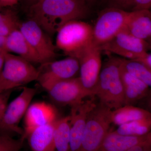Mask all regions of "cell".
<instances>
[{"instance_id": "obj_1", "label": "cell", "mask_w": 151, "mask_h": 151, "mask_svg": "<svg viewBox=\"0 0 151 151\" xmlns=\"http://www.w3.org/2000/svg\"><path fill=\"white\" fill-rule=\"evenodd\" d=\"M28 11L29 19L51 35L68 22L86 18L89 7L85 0H40Z\"/></svg>"}, {"instance_id": "obj_2", "label": "cell", "mask_w": 151, "mask_h": 151, "mask_svg": "<svg viewBox=\"0 0 151 151\" xmlns=\"http://www.w3.org/2000/svg\"><path fill=\"white\" fill-rule=\"evenodd\" d=\"M100 103L111 110L125 105L124 86L120 74L119 58L111 56L102 67L94 92Z\"/></svg>"}, {"instance_id": "obj_3", "label": "cell", "mask_w": 151, "mask_h": 151, "mask_svg": "<svg viewBox=\"0 0 151 151\" xmlns=\"http://www.w3.org/2000/svg\"><path fill=\"white\" fill-rule=\"evenodd\" d=\"M37 68L19 55L4 53V63L0 74V93L25 85L37 79Z\"/></svg>"}, {"instance_id": "obj_4", "label": "cell", "mask_w": 151, "mask_h": 151, "mask_svg": "<svg viewBox=\"0 0 151 151\" xmlns=\"http://www.w3.org/2000/svg\"><path fill=\"white\" fill-rule=\"evenodd\" d=\"M112 111L100 102L92 108L87 117L79 151L99 150L103 140L110 132Z\"/></svg>"}, {"instance_id": "obj_5", "label": "cell", "mask_w": 151, "mask_h": 151, "mask_svg": "<svg viewBox=\"0 0 151 151\" xmlns=\"http://www.w3.org/2000/svg\"><path fill=\"white\" fill-rule=\"evenodd\" d=\"M93 27L81 20L66 23L57 32L56 48L70 56L92 44Z\"/></svg>"}, {"instance_id": "obj_6", "label": "cell", "mask_w": 151, "mask_h": 151, "mask_svg": "<svg viewBox=\"0 0 151 151\" xmlns=\"http://www.w3.org/2000/svg\"><path fill=\"white\" fill-rule=\"evenodd\" d=\"M130 12L109 7L101 11L92 31V44L99 47L124 29Z\"/></svg>"}, {"instance_id": "obj_7", "label": "cell", "mask_w": 151, "mask_h": 151, "mask_svg": "<svg viewBox=\"0 0 151 151\" xmlns=\"http://www.w3.org/2000/svg\"><path fill=\"white\" fill-rule=\"evenodd\" d=\"M37 92L35 88L23 87L21 93L7 105L0 120L1 134L22 135L23 129L19 124Z\"/></svg>"}, {"instance_id": "obj_8", "label": "cell", "mask_w": 151, "mask_h": 151, "mask_svg": "<svg viewBox=\"0 0 151 151\" xmlns=\"http://www.w3.org/2000/svg\"><path fill=\"white\" fill-rule=\"evenodd\" d=\"M101 51L93 44L71 55L78 60L81 84L90 97L94 96L102 67Z\"/></svg>"}, {"instance_id": "obj_9", "label": "cell", "mask_w": 151, "mask_h": 151, "mask_svg": "<svg viewBox=\"0 0 151 151\" xmlns=\"http://www.w3.org/2000/svg\"><path fill=\"white\" fill-rule=\"evenodd\" d=\"M40 65L36 81L45 89L56 81L75 77L79 71L78 60L71 56Z\"/></svg>"}, {"instance_id": "obj_10", "label": "cell", "mask_w": 151, "mask_h": 151, "mask_svg": "<svg viewBox=\"0 0 151 151\" xmlns=\"http://www.w3.org/2000/svg\"><path fill=\"white\" fill-rule=\"evenodd\" d=\"M101 51L113 53L127 59L135 60L150 48L148 42L122 30L107 43L98 47Z\"/></svg>"}, {"instance_id": "obj_11", "label": "cell", "mask_w": 151, "mask_h": 151, "mask_svg": "<svg viewBox=\"0 0 151 151\" xmlns=\"http://www.w3.org/2000/svg\"><path fill=\"white\" fill-rule=\"evenodd\" d=\"M45 90L52 100L57 104L69 105L70 107L80 104L84 98L89 97L79 77L56 81Z\"/></svg>"}, {"instance_id": "obj_12", "label": "cell", "mask_w": 151, "mask_h": 151, "mask_svg": "<svg viewBox=\"0 0 151 151\" xmlns=\"http://www.w3.org/2000/svg\"><path fill=\"white\" fill-rule=\"evenodd\" d=\"M19 29L44 63L55 60L56 47L51 38L36 22L30 19L21 22Z\"/></svg>"}, {"instance_id": "obj_13", "label": "cell", "mask_w": 151, "mask_h": 151, "mask_svg": "<svg viewBox=\"0 0 151 151\" xmlns=\"http://www.w3.org/2000/svg\"><path fill=\"white\" fill-rule=\"evenodd\" d=\"M95 96L91 99L83 101L80 104L71 107L70 114V150H80L87 117L90 111L94 108Z\"/></svg>"}, {"instance_id": "obj_14", "label": "cell", "mask_w": 151, "mask_h": 151, "mask_svg": "<svg viewBox=\"0 0 151 151\" xmlns=\"http://www.w3.org/2000/svg\"><path fill=\"white\" fill-rule=\"evenodd\" d=\"M57 119L56 109L51 104L45 102L30 104L24 115V128L20 139L24 141L35 128L54 122Z\"/></svg>"}, {"instance_id": "obj_15", "label": "cell", "mask_w": 151, "mask_h": 151, "mask_svg": "<svg viewBox=\"0 0 151 151\" xmlns=\"http://www.w3.org/2000/svg\"><path fill=\"white\" fill-rule=\"evenodd\" d=\"M5 49L13 52L32 63H44L41 58L19 29L15 30L6 37Z\"/></svg>"}, {"instance_id": "obj_16", "label": "cell", "mask_w": 151, "mask_h": 151, "mask_svg": "<svg viewBox=\"0 0 151 151\" xmlns=\"http://www.w3.org/2000/svg\"><path fill=\"white\" fill-rule=\"evenodd\" d=\"M123 30L148 42L151 36L150 11L148 9L131 11Z\"/></svg>"}, {"instance_id": "obj_17", "label": "cell", "mask_w": 151, "mask_h": 151, "mask_svg": "<svg viewBox=\"0 0 151 151\" xmlns=\"http://www.w3.org/2000/svg\"><path fill=\"white\" fill-rule=\"evenodd\" d=\"M119 67L124 86L125 105H135L140 100L147 97L150 91V87L124 70L120 66V63Z\"/></svg>"}, {"instance_id": "obj_18", "label": "cell", "mask_w": 151, "mask_h": 151, "mask_svg": "<svg viewBox=\"0 0 151 151\" xmlns=\"http://www.w3.org/2000/svg\"><path fill=\"white\" fill-rule=\"evenodd\" d=\"M150 137V132L141 136H130L109 132L103 140L98 151H128L138 143Z\"/></svg>"}, {"instance_id": "obj_19", "label": "cell", "mask_w": 151, "mask_h": 151, "mask_svg": "<svg viewBox=\"0 0 151 151\" xmlns=\"http://www.w3.org/2000/svg\"><path fill=\"white\" fill-rule=\"evenodd\" d=\"M55 121L35 128L28 135L26 139L32 151L55 150L53 133Z\"/></svg>"}, {"instance_id": "obj_20", "label": "cell", "mask_w": 151, "mask_h": 151, "mask_svg": "<svg viewBox=\"0 0 151 151\" xmlns=\"http://www.w3.org/2000/svg\"><path fill=\"white\" fill-rule=\"evenodd\" d=\"M151 119L150 112L133 105H124L113 110L111 114L112 124L119 126L136 120Z\"/></svg>"}, {"instance_id": "obj_21", "label": "cell", "mask_w": 151, "mask_h": 151, "mask_svg": "<svg viewBox=\"0 0 151 151\" xmlns=\"http://www.w3.org/2000/svg\"><path fill=\"white\" fill-rule=\"evenodd\" d=\"M70 116L57 119L55 124L53 139L55 150H70Z\"/></svg>"}, {"instance_id": "obj_22", "label": "cell", "mask_w": 151, "mask_h": 151, "mask_svg": "<svg viewBox=\"0 0 151 151\" xmlns=\"http://www.w3.org/2000/svg\"><path fill=\"white\" fill-rule=\"evenodd\" d=\"M120 66L128 73L147 84L151 86V69L135 60L119 58Z\"/></svg>"}, {"instance_id": "obj_23", "label": "cell", "mask_w": 151, "mask_h": 151, "mask_svg": "<svg viewBox=\"0 0 151 151\" xmlns=\"http://www.w3.org/2000/svg\"><path fill=\"white\" fill-rule=\"evenodd\" d=\"M151 119L136 120L119 126L114 132L124 135L141 136L150 132Z\"/></svg>"}, {"instance_id": "obj_24", "label": "cell", "mask_w": 151, "mask_h": 151, "mask_svg": "<svg viewBox=\"0 0 151 151\" xmlns=\"http://www.w3.org/2000/svg\"><path fill=\"white\" fill-rule=\"evenodd\" d=\"M20 23L14 11L0 10V36L6 37L12 32L19 29Z\"/></svg>"}, {"instance_id": "obj_25", "label": "cell", "mask_w": 151, "mask_h": 151, "mask_svg": "<svg viewBox=\"0 0 151 151\" xmlns=\"http://www.w3.org/2000/svg\"><path fill=\"white\" fill-rule=\"evenodd\" d=\"M24 141L16 139L11 136L0 134V151H18L23 147Z\"/></svg>"}, {"instance_id": "obj_26", "label": "cell", "mask_w": 151, "mask_h": 151, "mask_svg": "<svg viewBox=\"0 0 151 151\" xmlns=\"http://www.w3.org/2000/svg\"><path fill=\"white\" fill-rule=\"evenodd\" d=\"M109 7L117 8L131 12L133 0H107Z\"/></svg>"}, {"instance_id": "obj_27", "label": "cell", "mask_w": 151, "mask_h": 151, "mask_svg": "<svg viewBox=\"0 0 151 151\" xmlns=\"http://www.w3.org/2000/svg\"><path fill=\"white\" fill-rule=\"evenodd\" d=\"M151 150V137L142 141L128 151H150Z\"/></svg>"}, {"instance_id": "obj_28", "label": "cell", "mask_w": 151, "mask_h": 151, "mask_svg": "<svg viewBox=\"0 0 151 151\" xmlns=\"http://www.w3.org/2000/svg\"><path fill=\"white\" fill-rule=\"evenodd\" d=\"M151 7V0H133L131 11L150 10Z\"/></svg>"}, {"instance_id": "obj_29", "label": "cell", "mask_w": 151, "mask_h": 151, "mask_svg": "<svg viewBox=\"0 0 151 151\" xmlns=\"http://www.w3.org/2000/svg\"><path fill=\"white\" fill-rule=\"evenodd\" d=\"M10 90L7 92L0 93V120L4 115L7 106Z\"/></svg>"}, {"instance_id": "obj_30", "label": "cell", "mask_w": 151, "mask_h": 151, "mask_svg": "<svg viewBox=\"0 0 151 151\" xmlns=\"http://www.w3.org/2000/svg\"><path fill=\"white\" fill-rule=\"evenodd\" d=\"M135 60L140 62L149 69H151V53H149L148 52H146L140 57L139 58L137 59H135Z\"/></svg>"}, {"instance_id": "obj_31", "label": "cell", "mask_w": 151, "mask_h": 151, "mask_svg": "<svg viewBox=\"0 0 151 151\" xmlns=\"http://www.w3.org/2000/svg\"><path fill=\"white\" fill-rule=\"evenodd\" d=\"M21 0H0V8L12 7L18 4Z\"/></svg>"}, {"instance_id": "obj_32", "label": "cell", "mask_w": 151, "mask_h": 151, "mask_svg": "<svg viewBox=\"0 0 151 151\" xmlns=\"http://www.w3.org/2000/svg\"><path fill=\"white\" fill-rule=\"evenodd\" d=\"M5 40L6 37L2 36H0V52L6 51L5 49Z\"/></svg>"}, {"instance_id": "obj_33", "label": "cell", "mask_w": 151, "mask_h": 151, "mask_svg": "<svg viewBox=\"0 0 151 151\" xmlns=\"http://www.w3.org/2000/svg\"><path fill=\"white\" fill-rule=\"evenodd\" d=\"M6 51L0 52V74L1 73L4 63V53Z\"/></svg>"}, {"instance_id": "obj_34", "label": "cell", "mask_w": 151, "mask_h": 151, "mask_svg": "<svg viewBox=\"0 0 151 151\" xmlns=\"http://www.w3.org/2000/svg\"><path fill=\"white\" fill-rule=\"evenodd\" d=\"M40 1V0H25L26 2L28 5L29 6L35 4V3Z\"/></svg>"}, {"instance_id": "obj_35", "label": "cell", "mask_w": 151, "mask_h": 151, "mask_svg": "<svg viewBox=\"0 0 151 151\" xmlns=\"http://www.w3.org/2000/svg\"><path fill=\"white\" fill-rule=\"evenodd\" d=\"M86 1V2L88 3V4H92L94 2H95L96 0H85Z\"/></svg>"}, {"instance_id": "obj_36", "label": "cell", "mask_w": 151, "mask_h": 151, "mask_svg": "<svg viewBox=\"0 0 151 151\" xmlns=\"http://www.w3.org/2000/svg\"><path fill=\"white\" fill-rule=\"evenodd\" d=\"M2 10V9L0 8V10Z\"/></svg>"}]
</instances>
